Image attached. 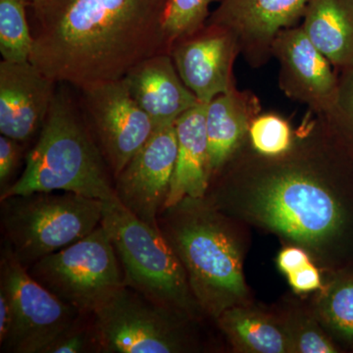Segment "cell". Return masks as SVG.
Masks as SVG:
<instances>
[{
    "label": "cell",
    "mask_w": 353,
    "mask_h": 353,
    "mask_svg": "<svg viewBox=\"0 0 353 353\" xmlns=\"http://www.w3.org/2000/svg\"><path fill=\"white\" fill-rule=\"evenodd\" d=\"M169 0H46L28 6L30 62L57 83L76 88L121 80L139 62L169 53Z\"/></svg>",
    "instance_id": "1"
},
{
    "label": "cell",
    "mask_w": 353,
    "mask_h": 353,
    "mask_svg": "<svg viewBox=\"0 0 353 353\" xmlns=\"http://www.w3.org/2000/svg\"><path fill=\"white\" fill-rule=\"evenodd\" d=\"M109 171L80 101L63 87L55 92L22 175L1 192L0 199L37 192H70L111 201L116 196Z\"/></svg>",
    "instance_id": "2"
},
{
    "label": "cell",
    "mask_w": 353,
    "mask_h": 353,
    "mask_svg": "<svg viewBox=\"0 0 353 353\" xmlns=\"http://www.w3.org/2000/svg\"><path fill=\"white\" fill-rule=\"evenodd\" d=\"M6 246L23 266L73 245L101 226L104 201L70 192L0 199Z\"/></svg>",
    "instance_id": "3"
},
{
    "label": "cell",
    "mask_w": 353,
    "mask_h": 353,
    "mask_svg": "<svg viewBox=\"0 0 353 353\" xmlns=\"http://www.w3.org/2000/svg\"><path fill=\"white\" fill-rule=\"evenodd\" d=\"M101 224L117 253L126 287L173 310L190 305L185 267L161 230L139 219L116 197L104 201Z\"/></svg>",
    "instance_id": "4"
},
{
    "label": "cell",
    "mask_w": 353,
    "mask_h": 353,
    "mask_svg": "<svg viewBox=\"0 0 353 353\" xmlns=\"http://www.w3.org/2000/svg\"><path fill=\"white\" fill-rule=\"evenodd\" d=\"M28 272L83 316L94 315L125 285L117 253L102 224L82 240L39 259Z\"/></svg>",
    "instance_id": "5"
},
{
    "label": "cell",
    "mask_w": 353,
    "mask_h": 353,
    "mask_svg": "<svg viewBox=\"0 0 353 353\" xmlns=\"http://www.w3.org/2000/svg\"><path fill=\"white\" fill-rule=\"evenodd\" d=\"M188 216L161 232L189 273L201 303L217 311L227 299L245 294L240 252L230 234L208 214Z\"/></svg>",
    "instance_id": "6"
},
{
    "label": "cell",
    "mask_w": 353,
    "mask_h": 353,
    "mask_svg": "<svg viewBox=\"0 0 353 353\" xmlns=\"http://www.w3.org/2000/svg\"><path fill=\"white\" fill-rule=\"evenodd\" d=\"M262 220L299 243L329 238L343 222L340 204L321 182L301 171H284L263 181L256 192Z\"/></svg>",
    "instance_id": "7"
},
{
    "label": "cell",
    "mask_w": 353,
    "mask_h": 353,
    "mask_svg": "<svg viewBox=\"0 0 353 353\" xmlns=\"http://www.w3.org/2000/svg\"><path fill=\"white\" fill-rule=\"evenodd\" d=\"M0 271V289L6 292L13 311L12 326L2 348L16 353H43L83 316L34 280L6 245Z\"/></svg>",
    "instance_id": "8"
},
{
    "label": "cell",
    "mask_w": 353,
    "mask_h": 353,
    "mask_svg": "<svg viewBox=\"0 0 353 353\" xmlns=\"http://www.w3.org/2000/svg\"><path fill=\"white\" fill-rule=\"evenodd\" d=\"M172 311L124 285L92 315L99 352H181L182 339Z\"/></svg>",
    "instance_id": "9"
},
{
    "label": "cell",
    "mask_w": 353,
    "mask_h": 353,
    "mask_svg": "<svg viewBox=\"0 0 353 353\" xmlns=\"http://www.w3.org/2000/svg\"><path fill=\"white\" fill-rule=\"evenodd\" d=\"M77 90L88 126L115 179L152 138L157 125L132 99L123 79Z\"/></svg>",
    "instance_id": "10"
},
{
    "label": "cell",
    "mask_w": 353,
    "mask_h": 353,
    "mask_svg": "<svg viewBox=\"0 0 353 353\" xmlns=\"http://www.w3.org/2000/svg\"><path fill=\"white\" fill-rule=\"evenodd\" d=\"M178 157L175 123L158 127L119 175L116 176V199L134 216L159 228Z\"/></svg>",
    "instance_id": "11"
},
{
    "label": "cell",
    "mask_w": 353,
    "mask_h": 353,
    "mask_svg": "<svg viewBox=\"0 0 353 353\" xmlns=\"http://www.w3.org/2000/svg\"><path fill=\"white\" fill-rule=\"evenodd\" d=\"M240 50L233 34L219 26L205 24L178 39L170 53L176 71L199 102L208 104L233 90V65Z\"/></svg>",
    "instance_id": "12"
},
{
    "label": "cell",
    "mask_w": 353,
    "mask_h": 353,
    "mask_svg": "<svg viewBox=\"0 0 353 353\" xmlns=\"http://www.w3.org/2000/svg\"><path fill=\"white\" fill-rule=\"evenodd\" d=\"M54 81L31 62L0 63V132L25 143L41 132L57 92Z\"/></svg>",
    "instance_id": "13"
},
{
    "label": "cell",
    "mask_w": 353,
    "mask_h": 353,
    "mask_svg": "<svg viewBox=\"0 0 353 353\" xmlns=\"http://www.w3.org/2000/svg\"><path fill=\"white\" fill-rule=\"evenodd\" d=\"M309 0H223L206 24L233 34L240 50L255 60L272 51L279 32L303 18Z\"/></svg>",
    "instance_id": "14"
},
{
    "label": "cell",
    "mask_w": 353,
    "mask_h": 353,
    "mask_svg": "<svg viewBox=\"0 0 353 353\" xmlns=\"http://www.w3.org/2000/svg\"><path fill=\"white\" fill-rule=\"evenodd\" d=\"M272 52L280 62L281 85L287 94L320 110L336 103L339 88L331 62L311 43L303 28L279 32Z\"/></svg>",
    "instance_id": "15"
},
{
    "label": "cell",
    "mask_w": 353,
    "mask_h": 353,
    "mask_svg": "<svg viewBox=\"0 0 353 353\" xmlns=\"http://www.w3.org/2000/svg\"><path fill=\"white\" fill-rule=\"evenodd\" d=\"M123 80L132 99L157 128L174 124L182 114L201 103L183 82L170 53L139 62Z\"/></svg>",
    "instance_id": "16"
},
{
    "label": "cell",
    "mask_w": 353,
    "mask_h": 353,
    "mask_svg": "<svg viewBox=\"0 0 353 353\" xmlns=\"http://www.w3.org/2000/svg\"><path fill=\"white\" fill-rule=\"evenodd\" d=\"M206 106L199 103L175 122L178 157L165 209L185 199H202L210 179ZM164 209V210H165Z\"/></svg>",
    "instance_id": "17"
},
{
    "label": "cell",
    "mask_w": 353,
    "mask_h": 353,
    "mask_svg": "<svg viewBox=\"0 0 353 353\" xmlns=\"http://www.w3.org/2000/svg\"><path fill=\"white\" fill-rule=\"evenodd\" d=\"M256 113V101L236 88L209 102L205 123L211 174L219 170L240 145Z\"/></svg>",
    "instance_id": "18"
},
{
    "label": "cell",
    "mask_w": 353,
    "mask_h": 353,
    "mask_svg": "<svg viewBox=\"0 0 353 353\" xmlns=\"http://www.w3.org/2000/svg\"><path fill=\"white\" fill-rule=\"evenodd\" d=\"M301 26L331 64L353 66V0H309Z\"/></svg>",
    "instance_id": "19"
},
{
    "label": "cell",
    "mask_w": 353,
    "mask_h": 353,
    "mask_svg": "<svg viewBox=\"0 0 353 353\" xmlns=\"http://www.w3.org/2000/svg\"><path fill=\"white\" fill-rule=\"evenodd\" d=\"M28 6V0H0V53L6 61H30L34 36Z\"/></svg>",
    "instance_id": "20"
},
{
    "label": "cell",
    "mask_w": 353,
    "mask_h": 353,
    "mask_svg": "<svg viewBox=\"0 0 353 353\" xmlns=\"http://www.w3.org/2000/svg\"><path fill=\"white\" fill-rule=\"evenodd\" d=\"M222 325L236 340L254 352H287L288 341L284 334L259 316L243 312L240 309H232L223 314Z\"/></svg>",
    "instance_id": "21"
},
{
    "label": "cell",
    "mask_w": 353,
    "mask_h": 353,
    "mask_svg": "<svg viewBox=\"0 0 353 353\" xmlns=\"http://www.w3.org/2000/svg\"><path fill=\"white\" fill-rule=\"evenodd\" d=\"M223 0H169L165 14L164 31L167 46L199 31L208 22L210 7Z\"/></svg>",
    "instance_id": "22"
},
{
    "label": "cell",
    "mask_w": 353,
    "mask_h": 353,
    "mask_svg": "<svg viewBox=\"0 0 353 353\" xmlns=\"http://www.w3.org/2000/svg\"><path fill=\"white\" fill-rule=\"evenodd\" d=\"M253 148L267 157H277L290 150L292 131L289 123L275 114L254 118L250 128Z\"/></svg>",
    "instance_id": "23"
},
{
    "label": "cell",
    "mask_w": 353,
    "mask_h": 353,
    "mask_svg": "<svg viewBox=\"0 0 353 353\" xmlns=\"http://www.w3.org/2000/svg\"><path fill=\"white\" fill-rule=\"evenodd\" d=\"M324 311L334 329L353 338V281L336 285L330 292Z\"/></svg>",
    "instance_id": "24"
},
{
    "label": "cell",
    "mask_w": 353,
    "mask_h": 353,
    "mask_svg": "<svg viewBox=\"0 0 353 353\" xmlns=\"http://www.w3.org/2000/svg\"><path fill=\"white\" fill-rule=\"evenodd\" d=\"M80 318L55 339L43 353H83L90 352L92 348L99 350L94 326L88 329L81 323Z\"/></svg>",
    "instance_id": "25"
},
{
    "label": "cell",
    "mask_w": 353,
    "mask_h": 353,
    "mask_svg": "<svg viewBox=\"0 0 353 353\" xmlns=\"http://www.w3.org/2000/svg\"><path fill=\"white\" fill-rule=\"evenodd\" d=\"M22 143L1 134L0 137V187L1 192L7 189L11 176L17 170L21 155Z\"/></svg>",
    "instance_id": "26"
},
{
    "label": "cell",
    "mask_w": 353,
    "mask_h": 353,
    "mask_svg": "<svg viewBox=\"0 0 353 353\" xmlns=\"http://www.w3.org/2000/svg\"><path fill=\"white\" fill-rule=\"evenodd\" d=\"M287 276L290 287L296 292H311L321 287L319 272L311 262Z\"/></svg>",
    "instance_id": "27"
},
{
    "label": "cell",
    "mask_w": 353,
    "mask_h": 353,
    "mask_svg": "<svg viewBox=\"0 0 353 353\" xmlns=\"http://www.w3.org/2000/svg\"><path fill=\"white\" fill-rule=\"evenodd\" d=\"M299 352L303 353H334L336 350L326 338L317 332L306 331L301 334L297 343Z\"/></svg>",
    "instance_id": "28"
},
{
    "label": "cell",
    "mask_w": 353,
    "mask_h": 353,
    "mask_svg": "<svg viewBox=\"0 0 353 353\" xmlns=\"http://www.w3.org/2000/svg\"><path fill=\"white\" fill-rule=\"evenodd\" d=\"M310 262L304 250L296 248H288L282 250L278 257L279 268L284 273L290 274Z\"/></svg>",
    "instance_id": "29"
},
{
    "label": "cell",
    "mask_w": 353,
    "mask_h": 353,
    "mask_svg": "<svg viewBox=\"0 0 353 353\" xmlns=\"http://www.w3.org/2000/svg\"><path fill=\"white\" fill-rule=\"evenodd\" d=\"M13 322V311L10 301L3 290L0 289V343H6Z\"/></svg>",
    "instance_id": "30"
},
{
    "label": "cell",
    "mask_w": 353,
    "mask_h": 353,
    "mask_svg": "<svg viewBox=\"0 0 353 353\" xmlns=\"http://www.w3.org/2000/svg\"><path fill=\"white\" fill-rule=\"evenodd\" d=\"M338 101L353 121V74L348 77L343 87L339 90Z\"/></svg>",
    "instance_id": "31"
},
{
    "label": "cell",
    "mask_w": 353,
    "mask_h": 353,
    "mask_svg": "<svg viewBox=\"0 0 353 353\" xmlns=\"http://www.w3.org/2000/svg\"><path fill=\"white\" fill-rule=\"evenodd\" d=\"M46 1V0H28V2H29V6L31 7L41 6V4H43Z\"/></svg>",
    "instance_id": "32"
}]
</instances>
